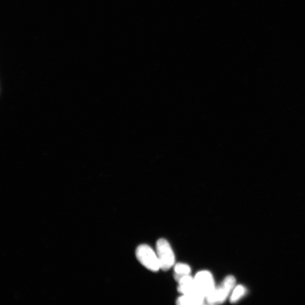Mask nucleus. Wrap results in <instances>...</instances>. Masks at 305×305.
<instances>
[{
	"mask_svg": "<svg viewBox=\"0 0 305 305\" xmlns=\"http://www.w3.org/2000/svg\"><path fill=\"white\" fill-rule=\"evenodd\" d=\"M236 279L232 276L227 277L219 287L215 288L212 293L206 298L209 304H219L224 303L235 287Z\"/></svg>",
	"mask_w": 305,
	"mask_h": 305,
	"instance_id": "nucleus-1",
	"label": "nucleus"
},
{
	"mask_svg": "<svg viewBox=\"0 0 305 305\" xmlns=\"http://www.w3.org/2000/svg\"><path fill=\"white\" fill-rule=\"evenodd\" d=\"M136 255L140 263L144 267L153 272H157L160 269L157 253L149 245L143 244L138 247Z\"/></svg>",
	"mask_w": 305,
	"mask_h": 305,
	"instance_id": "nucleus-2",
	"label": "nucleus"
},
{
	"mask_svg": "<svg viewBox=\"0 0 305 305\" xmlns=\"http://www.w3.org/2000/svg\"><path fill=\"white\" fill-rule=\"evenodd\" d=\"M156 251L160 269L163 271L170 269L175 264L176 257L168 242L164 239L158 240Z\"/></svg>",
	"mask_w": 305,
	"mask_h": 305,
	"instance_id": "nucleus-3",
	"label": "nucleus"
},
{
	"mask_svg": "<svg viewBox=\"0 0 305 305\" xmlns=\"http://www.w3.org/2000/svg\"><path fill=\"white\" fill-rule=\"evenodd\" d=\"M194 279L198 294L205 299L215 288L214 278L209 271H200L196 275Z\"/></svg>",
	"mask_w": 305,
	"mask_h": 305,
	"instance_id": "nucleus-4",
	"label": "nucleus"
},
{
	"mask_svg": "<svg viewBox=\"0 0 305 305\" xmlns=\"http://www.w3.org/2000/svg\"><path fill=\"white\" fill-rule=\"evenodd\" d=\"M206 299L198 295L183 294L182 296L179 297L177 303L179 305L202 304L204 303Z\"/></svg>",
	"mask_w": 305,
	"mask_h": 305,
	"instance_id": "nucleus-5",
	"label": "nucleus"
},
{
	"mask_svg": "<svg viewBox=\"0 0 305 305\" xmlns=\"http://www.w3.org/2000/svg\"><path fill=\"white\" fill-rule=\"evenodd\" d=\"M174 277H182V276L190 275L191 273V269L190 266L182 263H179L175 265L174 266Z\"/></svg>",
	"mask_w": 305,
	"mask_h": 305,
	"instance_id": "nucleus-6",
	"label": "nucleus"
},
{
	"mask_svg": "<svg viewBox=\"0 0 305 305\" xmlns=\"http://www.w3.org/2000/svg\"><path fill=\"white\" fill-rule=\"evenodd\" d=\"M246 292L245 288L243 285H238L233 290L230 298V301L234 303L238 301L242 297L244 296Z\"/></svg>",
	"mask_w": 305,
	"mask_h": 305,
	"instance_id": "nucleus-7",
	"label": "nucleus"
}]
</instances>
